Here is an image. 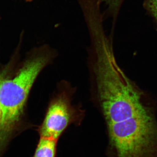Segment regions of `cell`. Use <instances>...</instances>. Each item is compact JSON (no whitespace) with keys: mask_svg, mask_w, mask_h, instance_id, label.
<instances>
[{"mask_svg":"<svg viewBox=\"0 0 157 157\" xmlns=\"http://www.w3.org/2000/svg\"><path fill=\"white\" fill-rule=\"evenodd\" d=\"M76 89L67 80L57 84L39 127L40 137L57 140L69 126L81 122L85 111L79 104H73Z\"/></svg>","mask_w":157,"mask_h":157,"instance_id":"obj_3","label":"cell"},{"mask_svg":"<svg viewBox=\"0 0 157 157\" xmlns=\"http://www.w3.org/2000/svg\"><path fill=\"white\" fill-rule=\"evenodd\" d=\"M14 59H13V60H11L8 63V64L5 66L3 69L0 71V85H1L2 81L12 72L14 63ZM2 109H1V105H0V124H1V121H2Z\"/></svg>","mask_w":157,"mask_h":157,"instance_id":"obj_6","label":"cell"},{"mask_svg":"<svg viewBox=\"0 0 157 157\" xmlns=\"http://www.w3.org/2000/svg\"><path fill=\"white\" fill-rule=\"evenodd\" d=\"M57 140L40 137L34 157H55Z\"/></svg>","mask_w":157,"mask_h":157,"instance_id":"obj_4","label":"cell"},{"mask_svg":"<svg viewBox=\"0 0 157 157\" xmlns=\"http://www.w3.org/2000/svg\"><path fill=\"white\" fill-rule=\"evenodd\" d=\"M101 1L102 0H98L100 2H101ZM104 1H106L108 3L110 8L115 9L118 8L122 0H104Z\"/></svg>","mask_w":157,"mask_h":157,"instance_id":"obj_7","label":"cell"},{"mask_svg":"<svg viewBox=\"0 0 157 157\" xmlns=\"http://www.w3.org/2000/svg\"><path fill=\"white\" fill-rule=\"evenodd\" d=\"M143 6L155 20L157 25V0H145Z\"/></svg>","mask_w":157,"mask_h":157,"instance_id":"obj_5","label":"cell"},{"mask_svg":"<svg viewBox=\"0 0 157 157\" xmlns=\"http://www.w3.org/2000/svg\"><path fill=\"white\" fill-rule=\"evenodd\" d=\"M25 1H27V2H31L32 0H25Z\"/></svg>","mask_w":157,"mask_h":157,"instance_id":"obj_8","label":"cell"},{"mask_svg":"<svg viewBox=\"0 0 157 157\" xmlns=\"http://www.w3.org/2000/svg\"><path fill=\"white\" fill-rule=\"evenodd\" d=\"M92 101L107 125L116 157H157L156 102L129 78L115 57L89 73Z\"/></svg>","mask_w":157,"mask_h":157,"instance_id":"obj_1","label":"cell"},{"mask_svg":"<svg viewBox=\"0 0 157 157\" xmlns=\"http://www.w3.org/2000/svg\"><path fill=\"white\" fill-rule=\"evenodd\" d=\"M58 56L55 49L47 45L33 49L14 73H11L0 85V144L24 116L29 95L40 73Z\"/></svg>","mask_w":157,"mask_h":157,"instance_id":"obj_2","label":"cell"}]
</instances>
